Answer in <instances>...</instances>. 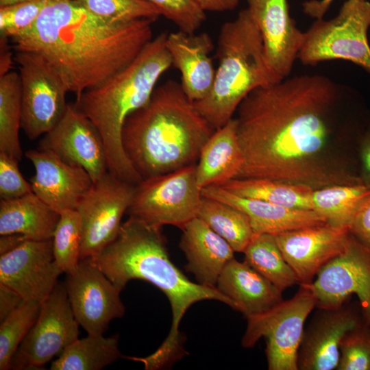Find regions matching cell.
Listing matches in <instances>:
<instances>
[{
	"label": "cell",
	"mask_w": 370,
	"mask_h": 370,
	"mask_svg": "<svg viewBox=\"0 0 370 370\" xmlns=\"http://www.w3.org/2000/svg\"><path fill=\"white\" fill-rule=\"evenodd\" d=\"M135 187L109 171L93 182L76 208L82 223L80 260L97 256L116 238Z\"/></svg>",
	"instance_id": "obj_11"
},
{
	"label": "cell",
	"mask_w": 370,
	"mask_h": 370,
	"mask_svg": "<svg viewBox=\"0 0 370 370\" xmlns=\"http://www.w3.org/2000/svg\"><path fill=\"white\" fill-rule=\"evenodd\" d=\"M334 0H310L303 3V10L310 17L321 19Z\"/></svg>",
	"instance_id": "obj_44"
},
{
	"label": "cell",
	"mask_w": 370,
	"mask_h": 370,
	"mask_svg": "<svg viewBox=\"0 0 370 370\" xmlns=\"http://www.w3.org/2000/svg\"><path fill=\"white\" fill-rule=\"evenodd\" d=\"M180 30L195 33L205 21L204 12L195 0H147Z\"/></svg>",
	"instance_id": "obj_38"
},
{
	"label": "cell",
	"mask_w": 370,
	"mask_h": 370,
	"mask_svg": "<svg viewBox=\"0 0 370 370\" xmlns=\"http://www.w3.org/2000/svg\"><path fill=\"white\" fill-rule=\"evenodd\" d=\"M310 284L316 308H336L352 295L370 326V250L352 234L345 251L323 266Z\"/></svg>",
	"instance_id": "obj_13"
},
{
	"label": "cell",
	"mask_w": 370,
	"mask_h": 370,
	"mask_svg": "<svg viewBox=\"0 0 370 370\" xmlns=\"http://www.w3.org/2000/svg\"><path fill=\"white\" fill-rule=\"evenodd\" d=\"M16 160L0 151L1 199L18 198L33 192L30 182L21 175Z\"/></svg>",
	"instance_id": "obj_39"
},
{
	"label": "cell",
	"mask_w": 370,
	"mask_h": 370,
	"mask_svg": "<svg viewBox=\"0 0 370 370\" xmlns=\"http://www.w3.org/2000/svg\"><path fill=\"white\" fill-rule=\"evenodd\" d=\"M214 132L181 84L169 80L156 87L149 101L127 116L121 142L143 180L196 164Z\"/></svg>",
	"instance_id": "obj_4"
},
{
	"label": "cell",
	"mask_w": 370,
	"mask_h": 370,
	"mask_svg": "<svg viewBox=\"0 0 370 370\" xmlns=\"http://www.w3.org/2000/svg\"><path fill=\"white\" fill-rule=\"evenodd\" d=\"M64 284L74 316L88 334H103L112 319L124 315L121 291L91 258L80 260Z\"/></svg>",
	"instance_id": "obj_14"
},
{
	"label": "cell",
	"mask_w": 370,
	"mask_h": 370,
	"mask_svg": "<svg viewBox=\"0 0 370 370\" xmlns=\"http://www.w3.org/2000/svg\"><path fill=\"white\" fill-rule=\"evenodd\" d=\"M121 291L134 279L148 281L167 297L172 310V325L168 336L152 354L136 360L147 370L171 365L185 356L180 321L195 303L211 299L237 310L236 304L216 287L190 281L170 260L161 228L129 217L122 223L116 238L97 256L91 258Z\"/></svg>",
	"instance_id": "obj_3"
},
{
	"label": "cell",
	"mask_w": 370,
	"mask_h": 370,
	"mask_svg": "<svg viewBox=\"0 0 370 370\" xmlns=\"http://www.w3.org/2000/svg\"><path fill=\"white\" fill-rule=\"evenodd\" d=\"M38 149L50 151L66 162L83 167L92 182L108 172L102 138L94 124L75 103H68L60 121L44 134Z\"/></svg>",
	"instance_id": "obj_15"
},
{
	"label": "cell",
	"mask_w": 370,
	"mask_h": 370,
	"mask_svg": "<svg viewBox=\"0 0 370 370\" xmlns=\"http://www.w3.org/2000/svg\"><path fill=\"white\" fill-rule=\"evenodd\" d=\"M217 57L219 66L212 89L204 99L194 102L215 130L234 118L251 91L283 79L270 67L260 32L247 8L222 25Z\"/></svg>",
	"instance_id": "obj_6"
},
{
	"label": "cell",
	"mask_w": 370,
	"mask_h": 370,
	"mask_svg": "<svg viewBox=\"0 0 370 370\" xmlns=\"http://www.w3.org/2000/svg\"><path fill=\"white\" fill-rule=\"evenodd\" d=\"M317 309L304 328L298 351L299 370L336 369L341 341L366 323L358 302L349 300L336 308Z\"/></svg>",
	"instance_id": "obj_16"
},
{
	"label": "cell",
	"mask_w": 370,
	"mask_h": 370,
	"mask_svg": "<svg viewBox=\"0 0 370 370\" xmlns=\"http://www.w3.org/2000/svg\"><path fill=\"white\" fill-rule=\"evenodd\" d=\"M52 0H30L0 8V34L10 38L31 27Z\"/></svg>",
	"instance_id": "obj_37"
},
{
	"label": "cell",
	"mask_w": 370,
	"mask_h": 370,
	"mask_svg": "<svg viewBox=\"0 0 370 370\" xmlns=\"http://www.w3.org/2000/svg\"><path fill=\"white\" fill-rule=\"evenodd\" d=\"M21 84L19 74L9 72L0 77V151L20 161L21 127Z\"/></svg>",
	"instance_id": "obj_32"
},
{
	"label": "cell",
	"mask_w": 370,
	"mask_h": 370,
	"mask_svg": "<svg viewBox=\"0 0 370 370\" xmlns=\"http://www.w3.org/2000/svg\"><path fill=\"white\" fill-rule=\"evenodd\" d=\"M23 300L19 294L0 283V323L5 320Z\"/></svg>",
	"instance_id": "obj_42"
},
{
	"label": "cell",
	"mask_w": 370,
	"mask_h": 370,
	"mask_svg": "<svg viewBox=\"0 0 370 370\" xmlns=\"http://www.w3.org/2000/svg\"><path fill=\"white\" fill-rule=\"evenodd\" d=\"M264 44L267 60L282 79L288 77L304 39L289 14L287 0H246Z\"/></svg>",
	"instance_id": "obj_19"
},
{
	"label": "cell",
	"mask_w": 370,
	"mask_h": 370,
	"mask_svg": "<svg viewBox=\"0 0 370 370\" xmlns=\"http://www.w3.org/2000/svg\"><path fill=\"white\" fill-rule=\"evenodd\" d=\"M82 223L76 210H66L60 217L53 236L54 259L63 273L75 271L80 260Z\"/></svg>",
	"instance_id": "obj_34"
},
{
	"label": "cell",
	"mask_w": 370,
	"mask_h": 370,
	"mask_svg": "<svg viewBox=\"0 0 370 370\" xmlns=\"http://www.w3.org/2000/svg\"><path fill=\"white\" fill-rule=\"evenodd\" d=\"M370 2L347 0L338 15L329 21L317 19L306 32L297 58L314 65L330 60H345L370 74Z\"/></svg>",
	"instance_id": "obj_8"
},
{
	"label": "cell",
	"mask_w": 370,
	"mask_h": 370,
	"mask_svg": "<svg viewBox=\"0 0 370 370\" xmlns=\"http://www.w3.org/2000/svg\"><path fill=\"white\" fill-rule=\"evenodd\" d=\"M30 0H0V8L17 4Z\"/></svg>",
	"instance_id": "obj_47"
},
{
	"label": "cell",
	"mask_w": 370,
	"mask_h": 370,
	"mask_svg": "<svg viewBox=\"0 0 370 370\" xmlns=\"http://www.w3.org/2000/svg\"><path fill=\"white\" fill-rule=\"evenodd\" d=\"M1 55H0V77H3L8 73L13 64L12 53L10 50L8 45V38L1 36Z\"/></svg>",
	"instance_id": "obj_45"
},
{
	"label": "cell",
	"mask_w": 370,
	"mask_h": 370,
	"mask_svg": "<svg viewBox=\"0 0 370 370\" xmlns=\"http://www.w3.org/2000/svg\"><path fill=\"white\" fill-rule=\"evenodd\" d=\"M179 244L187 264L186 271L193 273L201 285L216 287L226 264L234 258L229 243L197 217L182 229Z\"/></svg>",
	"instance_id": "obj_23"
},
{
	"label": "cell",
	"mask_w": 370,
	"mask_h": 370,
	"mask_svg": "<svg viewBox=\"0 0 370 370\" xmlns=\"http://www.w3.org/2000/svg\"><path fill=\"white\" fill-rule=\"evenodd\" d=\"M223 188L240 197L256 199L291 208L313 210L314 189L302 184L269 178H234Z\"/></svg>",
	"instance_id": "obj_27"
},
{
	"label": "cell",
	"mask_w": 370,
	"mask_h": 370,
	"mask_svg": "<svg viewBox=\"0 0 370 370\" xmlns=\"http://www.w3.org/2000/svg\"><path fill=\"white\" fill-rule=\"evenodd\" d=\"M152 20L112 21L75 0H52L12 37L16 51L40 56L76 99L129 64L151 41Z\"/></svg>",
	"instance_id": "obj_2"
},
{
	"label": "cell",
	"mask_w": 370,
	"mask_h": 370,
	"mask_svg": "<svg viewBox=\"0 0 370 370\" xmlns=\"http://www.w3.org/2000/svg\"><path fill=\"white\" fill-rule=\"evenodd\" d=\"M60 217L33 192L24 196L1 199L0 235L20 234L27 239L53 238Z\"/></svg>",
	"instance_id": "obj_26"
},
{
	"label": "cell",
	"mask_w": 370,
	"mask_h": 370,
	"mask_svg": "<svg viewBox=\"0 0 370 370\" xmlns=\"http://www.w3.org/2000/svg\"><path fill=\"white\" fill-rule=\"evenodd\" d=\"M244 163L234 117L225 125L215 130L201 149L196 164V177L202 189L221 186L236 178Z\"/></svg>",
	"instance_id": "obj_25"
},
{
	"label": "cell",
	"mask_w": 370,
	"mask_h": 370,
	"mask_svg": "<svg viewBox=\"0 0 370 370\" xmlns=\"http://www.w3.org/2000/svg\"><path fill=\"white\" fill-rule=\"evenodd\" d=\"M92 13L112 21H156L161 11L147 0H75Z\"/></svg>",
	"instance_id": "obj_35"
},
{
	"label": "cell",
	"mask_w": 370,
	"mask_h": 370,
	"mask_svg": "<svg viewBox=\"0 0 370 370\" xmlns=\"http://www.w3.org/2000/svg\"><path fill=\"white\" fill-rule=\"evenodd\" d=\"M337 86L325 76L301 75L251 91L237 110L244 158L236 178H269L314 190L361 184L358 171L330 156V118Z\"/></svg>",
	"instance_id": "obj_1"
},
{
	"label": "cell",
	"mask_w": 370,
	"mask_h": 370,
	"mask_svg": "<svg viewBox=\"0 0 370 370\" xmlns=\"http://www.w3.org/2000/svg\"><path fill=\"white\" fill-rule=\"evenodd\" d=\"M79 325L65 284L58 282L41 303L38 317L14 355L10 369H42L78 339Z\"/></svg>",
	"instance_id": "obj_10"
},
{
	"label": "cell",
	"mask_w": 370,
	"mask_h": 370,
	"mask_svg": "<svg viewBox=\"0 0 370 370\" xmlns=\"http://www.w3.org/2000/svg\"><path fill=\"white\" fill-rule=\"evenodd\" d=\"M201 195L242 210L249 217L255 234L278 235L327 223L323 217L313 210L291 208L259 199L240 197L218 186L202 188Z\"/></svg>",
	"instance_id": "obj_22"
},
{
	"label": "cell",
	"mask_w": 370,
	"mask_h": 370,
	"mask_svg": "<svg viewBox=\"0 0 370 370\" xmlns=\"http://www.w3.org/2000/svg\"><path fill=\"white\" fill-rule=\"evenodd\" d=\"M166 46L172 65L181 73L184 92L194 102L204 99L212 89L216 73L210 57L214 48L210 36L179 29L166 35Z\"/></svg>",
	"instance_id": "obj_21"
},
{
	"label": "cell",
	"mask_w": 370,
	"mask_h": 370,
	"mask_svg": "<svg viewBox=\"0 0 370 370\" xmlns=\"http://www.w3.org/2000/svg\"><path fill=\"white\" fill-rule=\"evenodd\" d=\"M279 248L299 284H310L320 269L343 253L351 234L347 227L329 223L275 235Z\"/></svg>",
	"instance_id": "obj_18"
},
{
	"label": "cell",
	"mask_w": 370,
	"mask_h": 370,
	"mask_svg": "<svg viewBox=\"0 0 370 370\" xmlns=\"http://www.w3.org/2000/svg\"><path fill=\"white\" fill-rule=\"evenodd\" d=\"M166 35L161 33L153 38L129 64L99 86L85 90L75 103L102 138L108 171L135 185L143 179L125 153L122 129L127 116L149 101L159 78L172 65Z\"/></svg>",
	"instance_id": "obj_5"
},
{
	"label": "cell",
	"mask_w": 370,
	"mask_h": 370,
	"mask_svg": "<svg viewBox=\"0 0 370 370\" xmlns=\"http://www.w3.org/2000/svg\"><path fill=\"white\" fill-rule=\"evenodd\" d=\"M195 1L204 12L232 10L239 3V0H195Z\"/></svg>",
	"instance_id": "obj_43"
},
{
	"label": "cell",
	"mask_w": 370,
	"mask_h": 370,
	"mask_svg": "<svg viewBox=\"0 0 370 370\" xmlns=\"http://www.w3.org/2000/svg\"><path fill=\"white\" fill-rule=\"evenodd\" d=\"M339 351L337 370H370V326L365 323L347 333Z\"/></svg>",
	"instance_id": "obj_36"
},
{
	"label": "cell",
	"mask_w": 370,
	"mask_h": 370,
	"mask_svg": "<svg viewBox=\"0 0 370 370\" xmlns=\"http://www.w3.org/2000/svg\"><path fill=\"white\" fill-rule=\"evenodd\" d=\"M197 217L225 239L234 252L243 253L255 235L249 217L225 202L203 197Z\"/></svg>",
	"instance_id": "obj_29"
},
{
	"label": "cell",
	"mask_w": 370,
	"mask_h": 370,
	"mask_svg": "<svg viewBox=\"0 0 370 370\" xmlns=\"http://www.w3.org/2000/svg\"><path fill=\"white\" fill-rule=\"evenodd\" d=\"M315 307L310 284H299L292 298L283 300L264 313L246 318L247 325L242 346L251 348L264 337L269 370H298V351L305 321Z\"/></svg>",
	"instance_id": "obj_7"
},
{
	"label": "cell",
	"mask_w": 370,
	"mask_h": 370,
	"mask_svg": "<svg viewBox=\"0 0 370 370\" xmlns=\"http://www.w3.org/2000/svg\"><path fill=\"white\" fill-rule=\"evenodd\" d=\"M349 231L358 241L370 250V193L356 210Z\"/></svg>",
	"instance_id": "obj_40"
},
{
	"label": "cell",
	"mask_w": 370,
	"mask_h": 370,
	"mask_svg": "<svg viewBox=\"0 0 370 370\" xmlns=\"http://www.w3.org/2000/svg\"><path fill=\"white\" fill-rule=\"evenodd\" d=\"M123 358L119 349V336L88 334L77 339L51 362V370H100Z\"/></svg>",
	"instance_id": "obj_28"
},
{
	"label": "cell",
	"mask_w": 370,
	"mask_h": 370,
	"mask_svg": "<svg viewBox=\"0 0 370 370\" xmlns=\"http://www.w3.org/2000/svg\"><path fill=\"white\" fill-rule=\"evenodd\" d=\"M358 165L362 184L370 188V123L365 128L359 140Z\"/></svg>",
	"instance_id": "obj_41"
},
{
	"label": "cell",
	"mask_w": 370,
	"mask_h": 370,
	"mask_svg": "<svg viewBox=\"0 0 370 370\" xmlns=\"http://www.w3.org/2000/svg\"><path fill=\"white\" fill-rule=\"evenodd\" d=\"M202 197L193 164L142 180L127 213L153 227L171 225L182 230L197 217Z\"/></svg>",
	"instance_id": "obj_9"
},
{
	"label": "cell",
	"mask_w": 370,
	"mask_h": 370,
	"mask_svg": "<svg viewBox=\"0 0 370 370\" xmlns=\"http://www.w3.org/2000/svg\"><path fill=\"white\" fill-rule=\"evenodd\" d=\"M216 288L245 318L264 313L283 301L282 291L245 261L235 258L224 267Z\"/></svg>",
	"instance_id": "obj_24"
},
{
	"label": "cell",
	"mask_w": 370,
	"mask_h": 370,
	"mask_svg": "<svg viewBox=\"0 0 370 370\" xmlns=\"http://www.w3.org/2000/svg\"><path fill=\"white\" fill-rule=\"evenodd\" d=\"M27 238L20 234H9L1 235L0 256L4 255L21 245Z\"/></svg>",
	"instance_id": "obj_46"
},
{
	"label": "cell",
	"mask_w": 370,
	"mask_h": 370,
	"mask_svg": "<svg viewBox=\"0 0 370 370\" xmlns=\"http://www.w3.org/2000/svg\"><path fill=\"white\" fill-rule=\"evenodd\" d=\"M243 253L244 261L280 291L299 284L297 275L283 256L275 235L255 234Z\"/></svg>",
	"instance_id": "obj_30"
},
{
	"label": "cell",
	"mask_w": 370,
	"mask_h": 370,
	"mask_svg": "<svg viewBox=\"0 0 370 370\" xmlns=\"http://www.w3.org/2000/svg\"><path fill=\"white\" fill-rule=\"evenodd\" d=\"M21 84V128L34 140L49 132L63 116L68 92L63 83L38 55L16 51Z\"/></svg>",
	"instance_id": "obj_12"
},
{
	"label": "cell",
	"mask_w": 370,
	"mask_h": 370,
	"mask_svg": "<svg viewBox=\"0 0 370 370\" xmlns=\"http://www.w3.org/2000/svg\"><path fill=\"white\" fill-rule=\"evenodd\" d=\"M25 156L35 169L29 180L33 193L59 213L76 210L93 183L88 173L46 150H29Z\"/></svg>",
	"instance_id": "obj_20"
},
{
	"label": "cell",
	"mask_w": 370,
	"mask_h": 370,
	"mask_svg": "<svg viewBox=\"0 0 370 370\" xmlns=\"http://www.w3.org/2000/svg\"><path fill=\"white\" fill-rule=\"evenodd\" d=\"M35 301L23 300L0 325V369L11 368L12 360L20 344L35 323L40 309Z\"/></svg>",
	"instance_id": "obj_33"
},
{
	"label": "cell",
	"mask_w": 370,
	"mask_h": 370,
	"mask_svg": "<svg viewBox=\"0 0 370 370\" xmlns=\"http://www.w3.org/2000/svg\"><path fill=\"white\" fill-rule=\"evenodd\" d=\"M370 188L358 184H334L314 190L313 210L334 226L347 227Z\"/></svg>",
	"instance_id": "obj_31"
},
{
	"label": "cell",
	"mask_w": 370,
	"mask_h": 370,
	"mask_svg": "<svg viewBox=\"0 0 370 370\" xmlns=\"http://www.w3.org/2000/svg\"><path fill=\"white\" fill-rule=\"evenodd\" d=\"M52 239H27L0 256V283L14 290L24 300L42 303L63 273L54 259Z\"/></svg>",
	"instance_id": "obj_17"
}]
</instances>
